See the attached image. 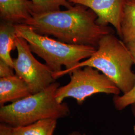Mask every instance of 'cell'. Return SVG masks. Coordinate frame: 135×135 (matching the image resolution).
Segmentation results:
<instances>
[{
    "mask_svg": "<svg viewBox=\"0 0 135 135\" xmlns=\"http://www.w3.org/2000/svg\"><path fill=\"white\" fill-rule=\"evenodd\" d=\"M17 36L29 44L31 51L42 58L54 72L56 80L67 75L73 68L84 59L90 57L95 47L65 43L49 36L37 33L27 25H15Z\"/></svg>",
    "mask_w": 135,
    "mask_h": 135,
    "instance_id": "obj_3",
    "label": "cell"
},
{
    "mask_svg": "<svg viewBox=\"0 0 135 135\" xmlns=\"http://www.w3.org/2000/svg\"><path fill=\"white\" fill-rule=\"evenodd\" d=\"M126 45L135 59V39L127 44Z\"/></svg>",
    "mask_w": 135,
    "mask_h": 135,
    "instance_id": "obj_17",
    "label": "cell"
},
{
    "mask_svg": "<svg viewBox=\"0 0 135 135\" xmlns=\"http://www.w3.org/2000/svg\"><path fill=\"white\" fill-rule=\"evenodd\" d=\"M69 135H90L86 133H82L78 131H73Z\"/></svg>",
    "mask_w": 135,
    "mask_h": 135,
    "instance_id": "obj_18",
    "label": "cell"
},
{
    "mask_svg": "<svg viewBox=\"0 0 135 135\" xmlns=\"http://www.w3.org/2000/svg\"><path fill=\"white\" fill-rule=\"evenodd\" d=\"M113 102L115 109L118 111H122L134 104L135 103V85L129 92L121 96L120 95L114 96Z\"/></svg>",
    "mask_w": 135,
    "mask_h": 135,
    "instance_id": "obj_14",
    "label": "cell"
},
{
    "mask_svg": "<svg viewBox=\"0 0 135 135\" xmlns=\"http://www.w3.org/2000/svg\"><path fill=\"white\" fill-rule=\"evenodd\" d=\"M70 81L67 85L59 87L55 97L59 103L72 98L78 104L82 105L87 98L98 93L119 95L121 91L115 84L104 74L90 66L75 70L70 74Z\"/></svg>",
    "mask_w": 135,
    "mask_h": 135,
    "instance_id": "obj_5",
    "label": "cell"
},
{
    "mask_svg": "<svg viewBox=\"0 0 135 135\" xmlns=\"http://www.w3.org/2000/svg\"><path fill=\"white\" fill-rule=\"evenodd\" d=\"M57 119H45L27 125L12 127L13 135H53Z\"/></svg>",
    "mask_w": 135,
    "mask_h": 135,
    "instance_id": "obj_11",
    "label": "cell"
},
{
    "mask_svg": "<svg viewBox=\"0 0 135 135\" xmlns=\"http://www.w3.org/2000/svg\"><path fill=\"white\" fill-rule=\"evenodd\" d=\"M133 65L134 58L126 44L111 33L102 38L90 57L80 62L68 74L79 68L92 67L110 79L123 94L129 92L135 85Z\"/></svg>",
    "mask_w": 135,
    "mask_h": 135,
    "instance_id": "obj_2",
    "label": "cell"
},
{
    "mask_svg": "<svg viewBox=\"0 0 135 135\" xmlns=\"http://www.w3.org/2000/svg\"><path fill=\"white\" fill-rule=\"evenodd\" d=\"M60 84L54 82L40 92L0 108L1 123L13 127L23 126L45 119H59L69 116V107L59 103L55 95Z\"/></svg>",
    "mask_w": 135,
    "mask_h": 135,
    "instance_id": "obj_4",
    "label": "cell"
},
{
    "mask_svg": "<svg viewBox=\"0 0 135 135\" xmlns=\"http://www.w3.org/2000/svg\"><path fill=\"white\" fill-rule=\"evenodd\" d=\"M132 112H133V116L134 117V118H135V103H134V104H133L132 105ZM133 130H134V134L135 135V124L134 126V127H133Z\"/></svg>",
    "mask_w": 135,
    "mask_h": 135,
    "instance_id": "obj_19",
    "label": "cell"
},
{
    "mask_svg": "<svg viewBox=\"0 0 135 135\" xmlns=\"http://www.w3.org/2000/svg\"><path fill=\"white\" fill-rule=\"evenodd\" d=\"M15 44L18 53L17 57L13 59L15 74L26 82L33 94L43 91L55 82L54 72L34 57L26 40L17 35Z\"/></svg>",
    "mask_w": 135,
    "mask_h": 135,
    "instance_id": "obj_6",
    "label": "cell"
},
{
    "mask_svg": "<svg viewBox=\"0 0 135 135\" xmlns=\"http://www.w3.org/2000/svg\"><path fill=\"white\" fill-rule=\"evenodd\" d=\"M97 16L84 5L76 4L65 11L33 13L24 24L37 33L52 36L65 43L97 48L100 40L113 33L108 26L97 22Z\"/></svg>",
    "mask_w": 135,
    "mask_h": 135,
    "instance_id": "obj_1",
    "label": "cell"
},
{
    "mask_svg": "<svg viewBox=\"0 0 135 135\" xmlns=\"http://www.w3.org/2000/svg\"><path fill=\"white\" fill-rule=\"evenodd\" d=\"M34 13V6L30 0H0L1 21L14 24H24Z\"/></svg>",
    "mask_w": 135,
    "mask_h": 135,
    "instance_id": "obj_8",
    "label": "cell"
},
{
    "mask_svg": "<svg viewBox=\"0 0 135 135\" xmlns=\"http://www.w3.org/2000/svg\"><path fill=\"white\" fill-rule=\"evenodd\" d=\"M15 25L1 20L0 23V60L13 68V59L11 52L16 49L15 39L17 36Z\"/></svg>",
    "mask_w": 135,
    "mask_h": 135,
    "instance_id": "obj_10",
    "label": "cell"
},
{
    "mask_svg": "<svg viewBox=\"0 0 135 135\" xmlns=\"http://www.w3.org/2000/svg\"><path fill=\"white\" fill-rule=\"evenodd\" d=\"M120 39L126 44L135 39V0H127L121 22Z\"/></svg>",
    "mask_w": 135,
    "mask_h": 135,
    "instance_id": "obj_12",
    "label": "cell"
},
{
    "mask_svg": "<svg viewBox=\"0 0 135 135\" xmlns=\"http://www.w3.org/2000/svg\"><path fill=\"white\" fill-rule=\"evenodd\" d=\"M33 94L28 85L17 76L0 78V106L13 103Z\"/></svg>",
    "mask_w": 135,
    "mask_h": 135,
    "instance_id": "obj_9",
    "label": "cell"
},
{
    "mask_svg": "<svg viewBox=\"0 0 135 135\" xmlns=\"http://www.w3.org/2000/svg\"><path fill=\"white\" fill-rule=\"evenodd\" d=\"M14 69L4 61L0 60V78L7 77L15 75Z\"/></svg>",
    "mask_w": 135,
    "mask_h": 135,
    "instance_id": "obj_15",
    "label": "cell"
},
{
    "mask_svg": "<svg viewBox=\"0 0 135 135\" xmlns=\"http://www.w3.org/2000/svg\"><path fill=\"white\" fill-rule=\"evenodd\" d=\"M72 4L84 5L97 16V22L102 26L110 24L121 36V22L127 0H68Z\"/></svg>",
    "mask_w": 135,
    "mask_h": 135,
    "instance_id": "obj_7",
    "label": "cell"
},
{
    "mask_svg": "<svg viewBox=\"0 0 135 135\" xmlns=\"http://www.w3.org/2000/svg\"><path fill=\"white\" fill-rule=\"evenodd\" d=\"M34 6V13L41 14L61 10V7L71 8L73 4L68 0H31Z\"/></svg>",
    "mask_w": 135,
    "mask_h": 135,
    "instance_id": "obj_13",
    "label": "cell"
},
{
    "mask_svg": "<svg viewBox=\"0 0 135 135\" xmlns=\"http://www.w3.org/2000/svg\"><path fill=\"white\" fill-rule=\"evenodd\" d=\"M0 135H13L12 127L1 123L0 124Z\"/></svg>",
    "mask_w": 135,
    "mask_h": 135,
    "instance_id": "obj_16",
    "label": "cell"
}]
</instances>
